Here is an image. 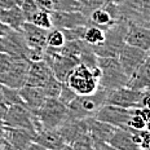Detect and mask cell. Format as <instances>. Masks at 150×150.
<instances>
[{"instance_id": "8fae6325", "label": "cell", "mask_w": 150, "mask_h": 150, "mask_svg": "<svg viewBox=\"0 0 150 150\" xmlns=\"http://www.w3.org/2000/svg\"><path fill=\"white\" fill-rule=\"evenodd\" d=\"M51 23L54 29H69L75 26H88L89 20L82 11L73 12H49Z\"/></svg>"}, {"instance_id": "f1b7e54d", "label": "cell", "mask_w": 150, "mask_h": 150, "mask_svg": "<svg viewBox=\"0 0 150 150\" xmlns=\"http://www.w3.org/2000/svg\"><path fill=\"white\" fill-rule=\"evenodd\" d=\"M92 144H93L92 137L89 136L88 131H87V132L80 133L74 141H71L69 144V149H86V150H88V149H92Z\"/></svg>"}, {"instance_id": "484cf974", "label": "cell", "mask_w": 150, "mask_h": 150, "mask_svg": "<svg viewBox=\"0 0 150 150\" xmlns=\"http://www.w3.org/2000/svg\"><path fill=\"white\" fill-rule=\"evenodd\" d=\"M83 4L78 0H52V12L82 11Z\"/></svg>"}, {"instance_id": "8d00e7d4", "label": "cell", "mask_w": 150, "mask_h": 150, "mask_svg": "<svg viewBox=\"0 0 150 150\" xmlns=\"http://www.w3.org/2000/svg\"><path fill=\"white\" fill-rule=\"evenodd\" d=\"M7 109H8V105L5 104L4 98H3V95H1V89H0V119H3Z\"/></svg>"}, {"instance_id": "4316f807", "label": "cell", "mask_w": 150, "mask_h": 150, "mask_svg": "<svg viewBox=\"0 0 150 150\" xmlns=\"http://www.w3.org/2000/svg\"><path fill=\"white\" fill-rule=\"evenodd\" d=\"M65 42H66L65 36L60 29L52 27V29L48 30V34H47V47H48V48L58 49L60 47L64 45Z\"/></svg>"}, {"instance_id": "603a6c76", "label": "cell", "mask_w": 150, "mask_h": 150, "mask_svg": "<svg viewBox=\"0 0 150 150\" xmlns=\"http://www.w3.org/2000/svg\"><path fill=\"white\" fill-rule=\"evenodd\" d=\"M114 16L109 9L106 8H95L93 11H91V13L88 14V20L91 25H95V26H98L101 29H110L112 27V25L115 23L114 21Z\"/></svg>"}, {"instance_id": "ab89813d", "label": "cell", "mask_w": 150, "mask_h": 150, "mask_svg": "<svg viewBox=\"0 0 150 150\" xmlns=\"http://www.w3.org/2000/svg\"><path fill=\"white\" fill-rule=\"evenodd\" d=\"M0 52H5V40H4V36H0Z\"/></svg>"}, {"instance_id": "44dd1931", "label": "cell", "mask_w": 150, "mask_h": 150, "mask_svg": "<svg viewBox=\"0 0 150 150\" xmlns=\"http://www.w3.org/2000/svg\"><path fill=\"white\" fill-rule=\"evenodd\" d=\"M150 60L146 58L141 65H139L132 74L128 76L126 87L137 91H145L149 89L150 86V75H149V66H150Z\"/></svg>"}, {"instance_id": "277c9868", "label": "cell", "mask_w": 150, "mask_h": 150, "mask_svg": "<svg viewBox=\"0 0 150 150\" xmlns=\"http://www.w3.org/2000/svg\"><path fill=\"white\" fill-rule=\"evenodd\" d=\"M97 66L101 71L98 86L106 89H115L127 84L128 75L117 57H97Z\"/></svg>"}, {"instance_id": "4dcf8cb0", "label": "cell", "mask_w": 150, "mask_h": 150, "mask_svg": "<svg viewBox=\"0 0 150 150\" xmlns=\"http://www.w3.org/2000/svg\"><path fill=\"white\" fill-rule=\"evenodd\" d=\"M86 27L87 26H75L69 29H61V31L65 36V40H80L84 38Z\"/></svg>"}, {"instance_id": "9a60e30c", "label": "cell", "mask_w": 150, "mask_h": 150, "mask_svg": "<svg viewBox=\"0 0 150 150\" xmlns=\"http://www.w3.org/2000/svg\"><path fill=\"white\" fill-rule=\"evenodd\" d=\"M34 141L39 144L43 149H69L66 142L64 141L62 136L60 135V132L57 131V128H42L36 132Z\"/></svg>"}, {"instance_id": "7c38bea8", "label": "cell", "mask_w": 150, "mask_h": 150, "mask_svg": "<svg viewBox=\"0 0 150 150\" xmlns=\"http://www.w3.org/2000/svg\"><path fill=\"white\" fill-rule=\"evenodd\" d=\"M3 132H4L5 141H7L8 146L11 149L27 150L30 144L34 141V137H35L34 133H31L27 129L9 127V126H3Z\"/></svg>"}, {"instance_id": "2e32d148", "label": "cell", "mask_w": 150, "mask_h": 150, "mask_svg": "<svg viewBox=\"0 0 150 150\" xmlns=\"http://www.w3.org/2000/svg\"><path fill=\"white\" fill-rule=\"evenodd\" d=\"M124 43L144 51H149L150 48V31L146 26H137L131 25L126 29L124 34Z\"/></svg>"}, {"instance_id": "6da1fadb", "label": "cell", "mask_w": 150, "mask_h": 150, "mask_svg": "<svg viewBox=\"0 0 150 150\" xmlns=\"http://www.w3.org/2000/svg\"><path fill=\"white\" fill-rule=\"evenodd\" d=\"M108 92L109 89L98 86L97 89L89 95H76V97L67 105V115L74 119L95 117L98 109L106 104Z\"/></svg>"}, {"instance_id": "74e56055", "label": "cell", "mask_w": 150, "mask_h": 150, "mask_svg": "<svg viewBox=\"0 0 150 150\" xmlns=\"http://www.w3.org/2000/svg\"><path fill=\"white\" fill-rule=\"evenodd\" d=\"M0 149H11L8 146L7 141L4 139V132H3V126L0 127Z\"/></svg>"}, {"instance_id": "e575fe53", "label": "cell", "mask_w": 150, "mask_h": 150, "mask_svg": "<svg viewBox=\"0 0 150 150\" xmlns=\"http://www.w3.org/2000/svg\"><path fill=\"white\" fill-rule=\"evenodd\" d=\"M39 9L47 12H52V0H35Z\"/></svg>"}, {"instance_id": "4fadbf2b", "label": "cell", "mask_w": 150, "mask_h": 150, "mask_svg": "<svg viewBox=\"0 0 150 150\" xmlns=\"http://www.w3.org/2000/svg\"><path fill=\"white\" fill-rule=\"evenodd\" d=\"M52 76H54V75H53L51 67L48 66V64H47L44 60L29 62L27 78H26L27 86L43 87Z\"/></svg>"}, {"instance_id": "1f68e13d", "label": "cell", "mask_w": 150, "mask_h": 150, "mask_svg": "<svg viewBox=\"0 0 150 150\" xmlns=\"http://www.w3.org/2000/svg\"><path fill=\"white\" fill-rule=\"evenodd\" d=\"M75 97H76V93H75V91L71 89L70 87H69L65 82H62L61 91H60V93H58L57 98L60 100V101H61L64 105H66V106H67Z\"/></svg>"}, {"instance_id": "cb8c5ba5", "label": "cell", "mask_w": 150, "mask_h": 150, "mask_svg": "<svg viewBox=\"0 0 150 150\" xmlns=\"http://www.w3.org/2000/svg\"><path fill=\"white\" fill-rule=\"evenodd\" d=\"M106 38V33L101 27L98 26H87L86 27V33H84L83 40L86 43H88L89 45H95L98 43H102Z\"/></svg>"}, {"instance_id": "52a82bcc", "label": "cell", "mask_w": 150, "mask_h": 150, "mask_svg": "<svg viewBox=\"0 0 150 150\" xmlns=\"http://www.w3.org/2000/svg\"><path fill=\"white\" fill-rule=\"evenodd\" d=\"M35 115L42 124V128H57L67 118V106L57 97H47L36 110Z\"/></svg>"}, {"instance_id": "5bb4252c", "label": "cell", "mask_w": 150, "mask_h": 150, "mask_svg": "<svg viewBox=\"0 0 150 150\" xmlns=\"http://www.w3.org/2000/svg\"><path fill=\"white\" fill-rule=\"evenodd\" d=\"M5 40V53L18 58H26L29 45L26 44V40L21 30L11 29L9 33L4 36ZM27 60V58H26Z\"/></svg>"}, {"instance_id": "30bf717a", "label": "cell", "mask_w": 150, "mask_h": 150, "mask_svg": "<svg viewBox=\"0 0 150 150\" xmlns=\"http://www.w3.org/2000/svg\"><path fill=\"white\" fill-rule=\"evenodd\" d=\"M117 58L119 61L120 66L123 67L124 73L129 76L139 65H141L146 58H149V51H144L141 48H137V47L124 43L122 45L119 53H118Z\"/></svg>"}, {"instance_id": "8992f818", "label": "cell", "mask_w": 150, "mask_h": 150, "mask_svg": "<svg viewBox=\"0 0 150 150\" xmlns=\"http://www.w3.org/2000/svg\"><path fill=\"white\" fill-rule=\"evenodd\" d=\"M3 124L9 127L27 129L34 135H36L38 131L42 129V124H40L38 117L25 105L8 106L7 111L3 117Z\"/></svg>"}, {"instance_id": "f35d334b", "label": "cell", "mask_w": 150, "mask_h": 150, "mask_svg": "<svg viewBox=\"0 0 150 150\" xmlns=\"http://www.w3.org/2000/svg\"><path fill=\"white\" fill-rule=\"evenodd\" d=\"M9 30H11V29H9L7 25L3 23L1 21H0V36H5L9 33Z\"/></svg>"}, {"instance_id": "7402d4cb", "label": "cell", "mask_w": 150, "mask_h": 150, "mask_svg": "<svg viewBox=\"0 0 150 150\" xmlns=\"http://www.w3.org/2000/svg\"><path fill=\"white\" fill-rule=\"evenodd\" d=\"M0 21L7 25L9 29L21 30L22 25L26 22V17L21 7L0 8Z\"/></svg>"}, {"instance_id": "d590c367", "label": "cell", "mask_w": 150, "mask_h": 150, "mask_svg": "<svg viewBox=\"0 0 150 150\" xmlns=\"http://www.w3.org/2000/svg\"><path fill=\"white\" fill-rule=\"evenodd\" d=\"M22 0H0V8H11L20 7Z\"/></svg>"}, {"instance_id": "9c48e42d", "label": "cell", "mask_w": 150, "mask_h": 150, "mask_svg": "<svg viewBox=\"0 0 150 150\" xmlns=\"http://www.w3.org/2000/svg\"><path fill=\"white\" fill-rule=\"evenodd\" d=\"M131 115H132V109L122 108V106L111 105V104H105L98 109L95 118L98 120L106 122V123L111 124V126L117 128H123L127 127Z\"/></svg>"}, {"instance_id": "d6a6232c", "label": "cell", "mask_w": 150, "mask_h": 150, "mask_svg": "<svg viewBox=\"0 0 150 150\" xmlns=\"http://www.w3.org/2000/svg\"><path fill=\"white\" fill-rule=\"evenodd\" d=\"M20 7H21V9H22L25 17H26V21H29L31 16L39 9L38 5H36L35 0H22V3H21Z\"/></svg>"}, {"instance_id": "7a4b0ae2", "label": "cell", "mask_w": 150, "mask_h": 150, "mask_svg": "<svg viewBox=\"0 0 150 150\" xmlns=\"http://www.w3.org/2000/svg\"><path fill=\"white\" fill-rule=\"evenodd\" d=\"M29 60L18 58L0 52V84L12 88H21L26 84Z\"/></svg>"}, {"instance_id": "ba28073f", "label": "cell", "mask_w": 150, "mask_h": 150, "mask_svg": "<svg viewBox=\"0 0 150 150\" xmlns=\"http://www.w3.org/2000/svg\"><path fill=\"white\" fill-rule=\"evenodd\" d=\"M48 66L51 67L53 75L57 78L60 82H65L67 75L73 71V69L78 65V61L69 56L61 54L56 49L45 47L44 51V58H43Z\"/></svg>"}, {"instance_id": "ac0fdd59", "label": "cell", "mask_w": 150, "mask_h": 150, "mask_svg": "<svg viewBox=\"0 0 150 150\" xmlns=\"http://www.w3.org/2000/svg\"><path fill=\"white\" fill-rule=\"evenodd\" d=\"M49 29H44L34 25L33 22L26 21L21 31L23 34V38L26 40V44L29 47H38V48H45L47 47V34Z\"/></svg>"}, {"instance_id": "5b68a950", "label": "cell", "mask_w": 150, "mask_h": 150, "mask_svg": "<svg viewBox=\"0 0 150 150\" xmlns=\"http://www.w3.org/2000/svg\"><path fill=\"white\" fill-rule=\"evenodd\" d=\"M149 89L137 91L123 86L115 89H109L106 104L122 106L127 109L149 108Z\"/></svg>"}, {"instance_id": "f546056e", "label": "cell", "mask_w": 150, "mask_h": 150, "mask_svg": "<svg viewBox=\"0 0 150 150\" xmlns=\"http://www.w3.org/2000/svg\"><path fill=\"white\" fill-rule=\"evenodd\" d=\"M61 86H62V82H60L56 76H52L42 88L44 91L47 97H57L61 91Z\"/></svg>"}, {"instance_id": "60d3db41", "label": "cell", "mask_w": 150, "mask_h": 150, "mask_svg": "<svg viewBox=\"0 0 150 150\" xmlns=\"http://www.w3.org/2000/svg\"><path fill=\"white\" fill-rule=\"evenodd\" d=\"M1 126H4V124H3V119H0V127Z\"/></svg>"}, {"instance_id": "e0dca14e", "label": "cell", "mask_w": 150, "mask_h": 150, "mask_svg": "<svg viewBox=\"0 0 150 150\" xmlns=\"http://www.w3.org/2000/svg\"><path fill=\"white\" fill-rule=\"evenodd\" d=\"M87 122V131H88L89 136L92 137V141H104V142H109L110 137L114 133L115 128L111 124L106 123V122L98 120L95 117H89L86 118Z\"/></svg>"}, {"instance_id": "d4e9b609", "label": "cell", "mask_w": 150, "mask_h": 150, "mask_svg": "<svg viewBox=\"0 0 150 150\" xmlns=\"http://www.w3.org/2000/svg\"><path fill=\"white\" fill-rule=\"evenodd\" d=\"M0 89H1L3 98H4L5 104H7L8 106H11V105H25L22 98H21L18 88H12V87L0 84Z\"/></svg>"}, {"instance_id": "d6986e66", "label": "cell", "mask_w": 150, "mask_h": 150, "mask_svg": "<svg viewBox=\"0 0 150 150\" xmlns=\"http://www.w3.org/2000/svg\"><path fill=\"white\" fill-rule=\"evenodd\" d=\"M18 91H20L21 98H22L25 106H26L27 109H30L34 114H35L36 110L42 106L44 100L47 98V96H45L42 87L27 86V84H25L21 88H18Z\"/></svg>"}, {"instance_id": "836d02e7", "label": "cell", "mask_w": 150, "mask_h": 150, "mask_svg": "<svg viewBox=\"0 0 150 150\" xmlns=\"http://www.w3.org/2000/svg\"><path fill=\"white\" fill-rule=\"evenodd\" d=\"M45 48H38V47H29L26 58L29 61H40L44 58Z\"/></svg>"}, {"instance_id": "3957f363", "label": "cell", "mask_w": 150, "mask_h": 150, "mask_svg": "<svg viewBox=\"0 0 150 150\" xmlns=\"http://www.w3.org/2000/svg\"><path fill=\"white\" fill-rule=\"evenodd\" d=\"M100 75L101 71L98 66L91 69L83 64H78L67 75L65 83L75 91L76 95H89L97 89Z\"/></svg>"}, {"instance_id": "83f0119b", "label": "cell", "mask_w": 150, "mask_h": 150, "mask_svg": "<svg viewBox=\"0 0 150 150\" xmlns=\"http://www.w3.org/2000/svg\"><path fill=\"white\" fill-rule=\"evenodd\" d=\"M29 22H33L36 26L44 27V29H52V23H51V16L49 12L43 11V9H38V11L30 17Z\"/></svg>"}, {"instance_id": "ffe728a7", "label": "cell", "mask_w": 150, "mask_h": 150, "mask_svg": "<svg viewBox=\"0 0 150 150\" xmlns=\"http://www.w3.org/2000/svg\"><path fill=\"white\" fill-rule=\"evenodd\" d=\"M109 145L111 149L118 150H137L139 146L133 139V129L128 127L115 128L114 133L109 140Z\"/></svg>"}]
</instances>
